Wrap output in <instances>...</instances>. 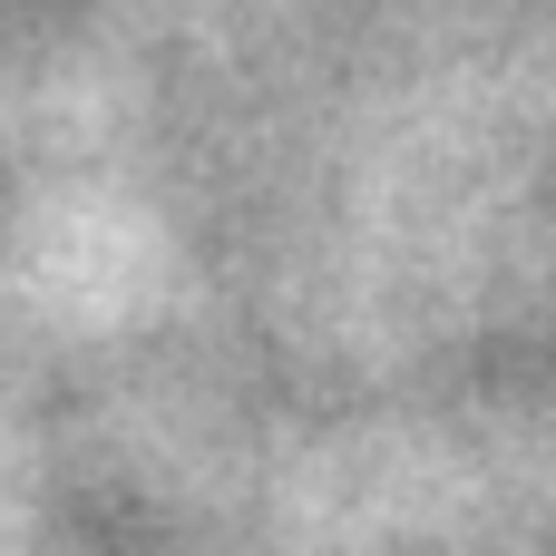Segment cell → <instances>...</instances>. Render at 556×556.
<instances>
[]
</instances>
